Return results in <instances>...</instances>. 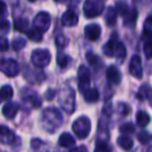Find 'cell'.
<instances>
[{
    "instance_id": "cell-6",
    "label": "cell",
    "mask_w": 152,
    "mask_h": 152,
    "mask_svg": "<svg viewBox=\"0 0 152 152\" xmlns=\"http://www.w3.org/2000/svg\"><path fill=\"white\" fill-rule=\"evenodd\" d=\"M0 72L7 77H15L20 72V65L13 58H0Z\"/></svg>"
},
{
    "instance_id": "cell-4",
    "label": "cell",
    "mask_w": 152,
    "mask_h": 152,
    "mask_svg": "<svg viewBox=\"0 0 152 152\" xmlns=\"http://www.w3.org/2000/svg\"><path fill=\"white\" fill-rule=\"evenodd\" d=\"M75 94L71 88H66L61 91V94L59 95V104L63 106V108L68 113L71 114L73 113L75 107Z\"/></svg>"
},
{
    "instance_id": "cell-5",
    "label": "cell",
    "mask_w": 152,
    "mask_h": 152,
    "mask_svg": "<svg viewBox=\"0 0 152 152\" xmlns=\"http://www.w3.org/2000/svg\"><path fill=\"white\" fill-rule=\"evenodd\" d=\"M51 61V54L47 49H36L31 53V61L36 68L42 69L49 65Z\"/></svg>"
},
{
    "instance_id": "cell-31",
    "label": "cell",
    "mask_w": 152,
    "mask_h": 152,
    "mask_svg": "<svg viewBox=\"0 0 152 152\" xmlns=\"http://www.w3.org/2000/svg\"><path fill=\"white\" fill-rule=\"evenodd\" d=\"M26 46V40L24 38H16L13 40L12 43V47H13L14 50L19 51L21 49H23Z\"/></svg>"
},
{
    "instance_id": "cell-11",
    "label": "cell",
    "mask_w": 152,
    "mask_h": 152,
    "mask_svg": "<svg viewBox=\"0 0 152 152\" xmlns=\"http://www.w3.org/2000/svg\"><path fill=\"white\" fill-rule=\"evenodd\" d=\"M23 100L24 102L29 103L32 107H39L41 105V99L39 97V95L37 93H34L32 90H23Z\"/></svg>"
},
{
    "instance_id": "cell-1",
    "label": "cell",
    "mask_w": 152,
    "mask_h": 152,
    "mask_svg": "<svg viewBox=\"0 0 152 152\" xmlns=\"http://www.w3.org/2000/svg\"><path fill=\"white\" fill-rule=\"evenodd\" d=\"M63 123V116L61 112L54 107H48L42 115L43 127L49 132H54Z\"/></svg>"
},
{
    "instance_id": "cell-7",
    "label": "cell",
    "mask_w": 152,
    "mask_h": 152,
    "mask_svg": "<svg viewBox=\"0 0 152 152\" xmlns=\"http://www.w3.org/2000/svg\"><path fill=\"white\" fill-rule=\"evenodd\" d=\"M51 23V18L50 15L46 12H40L37 14V16L34 19V28L43 34V32L47 31L50 27Z\"/></svg>"
},
{
    "instance_id": "cell-22",
    "label": "cell",
    "mask_w": 152,
    "mask_h": 152,
    "mask_svg": "<svg viewBox=\"0 0 152 152\" xmlns=\"http://www.w3.org/2000/svg\"><path fill=\"white\" fill-rule=\"evenodd\" d=\"M117 143H118L119 147H121L124 150H130L133 147V141L130 137L128 135H121L120 137H118L117 140Z\"/></svg>"
},
{
    "instance_id": "cell-28",
    "label": "cell",
    "mask_w": 152,
    "mask_h": 152,
    "mask_svg": "<svg viewBox=\"0 0 152 152\" xmlns=\"http://www.w3.org/2000/svg\"><path fill=\"white\" fill-rule=\"evenodd\" d=\"M116 41H117V34L116 32H114L113 38H110V41L103 46V52L106 56H113V46H114V43Z\"/></svg>"
},
{
    "instance_id": "cell-33",
    "label": "cell",
    "mask_w": 152,
    "mask_h": 152,
    "mask_svg": "<svg viewBox=\"0 0 152 152\" xmlns=\"http://www.w3.org/2000/svg\"><path fill=\"white\" fill-rule=\"evenodd\" d=\"M115 10H116L117 14H120L121 16H124L125 14L129 11V7L126 2H122V1H120V2L116 3V9Z\"/></svg>"
},
{
    "instance_id": "cell-2",
    "label": "cell",
    "mask_w": 152,
    "mask_h": 152,
    "mask_svg": "<svg viewBox=\"0 0 152 152\" xmlns=\"http://www.w3.org/2000/svg\"><path fill=\"white\" fill-rule=\"evenodd\" d=\"M91 121L88 117L81 116L78 119H76L72 125V130L76 134L78 139H86L91 131Z\"/></svg>"
},
{
    "instance_id": "cell-26",
    "label": "cell",
    "mask_w": 152,
    "mask_h": 152,
    "mask_svg": "<svg viewBox=\"0 0 152 152\" xmlns=\"http://www.w3.org/2000/svg\"><path fill=\"white\" fill-rule=\"evenodd\" d=\"M150 93H151V88H150L149 85H143L141 88H140L139 92H137V97L139 98L140 100H146L150 98Z\"/></svg>"
},
{
    "instance_id": "cell-23",
    "label": "cell",
    "mask_w": 152,
    "mask_h": 152,
    "mask_svg": "<svg viewBox=\"0 0 152 152\" xmlns=\"http://www.w3.org/2000/svg\"><path fill=\"white\" fill-rule=\"evenodd\" d=\"M28 26H29V23L26 18H17L14 22L15 29L20 32H26L28 30Z\"/></svg>"
},
{
    "instance_id": "cell-3",
    "label": "cell",
    "mask_w": 152,
    "mask_h": 152,
    "mask_svg": "<svg viewBox=\"0 0 152 152\" xmlns=\"http://www.w3.org/2000/svg\"><path fill=\"white\" fill-rule=\"evenodd\" d=\"M103 9L104 2L101 0H88L83 4V13L89 19L100 16L103 12Z\"/></svg>"
},
{
    "instance_id": "cell-24",
    "label": "cell",
    "mask_w": 152,
    "mask_h": 152,
    "mask_svg": "<svg viewBox=\"0 0 152 152\" xmlns=\"http://www.w3.org/2000/svg\"><path fill=\"white\" fill-rule=\"evenodd\" d=\"M117 15H118V14H117L115 7H108L107 12H106V14H105V22L108 26L115 25V23H116V21H117Z\"/></svg>"
},
{
    "instance_id": "cell-9",
    "label": "cell",
    "mask_w": 152,
    "mask_h": 152,
    "mask_svg": "<svg viewBox=\"0 0 152 152\" xmlns=\"http://www.w3.org/2000/svg\"><path fill=\"white\" fill-rule=\"evenodd\" d=\"M129 71L131 75L137 79H141L143 77V67H142V61L139 55L132 56L129 65Z\"/></svg>"
},
{
    "instance_id": "cell-35",
    "label": "cell",
    "mask_w": 152,
    "mask_h": 152,
    "mask_svg": "<svg viewBox=\"0 0 152 152\" xmlns=\"http://www.w3.org/2000/svg\"><path fill=\"white\" fill-rule=\"evenodd\" d=\"M137 140L140 141V143L141 144H148L150 142V140H151V137H150L149 132H147V131H141V132L137 133Z\"/></svg>"
},
{
    "instance_id": "cell-10",
    "label": "cell",
    "mask_w": 152,
    "mask_h": 152,
    "mask_svg": "<svg viewBox=\"0 0 152 152\" xmlns=\"http://www.w3.org/2000/svg\"><path fill=\"white\" fill-rule=\"evenodd\" d=\"M16 139L15 132L5 125H0V143L4 145H11Z\"/></svg>"
},
{
    "instance_id": "cell-14",
    "label": "cell",
    "mask_w": 152,
    "mask_h": 152,
    "mask_svg": "<svg viewBox=\"0 0 152 152\" xmlns=\"http://www.w3.org/2000/svg\"><path fill=\"white\" fill-rule=\"evenodd\" d=\"M106 78L108 81H110L114 85H119L121 83L122 76H121V72L116 66H110L108 69L106 70Z\"/></svg>"
},
{
    "instance_id": "cell-8",
    "label": "cell",
    "mask_w": 152,
    "mask_h": 152,
    "mask_svg": "<svg viewBox=\"0 0 152 152\" xmlns=\"http://www.w3.org/2000/svg\"><path fill=\"white\" fill-rule=\"evenodd\" d=\"M91 85V72L86 66L81 65L78 69V87L81 93L90 89Z\"/></svg>"
},
{
    "instance_id": "cell-37",
    "label": "cell",
    "mask_w": 152,
    "mask_h": 152,
    "mask_svg": "<svg viewBox=\"0 0 152 152\" xmlns=\"http://www.w3.org/2000/svg\"><path fill=\"white\" fill-rule=\"evenodd\" d=\"M55 43H56L57 47L64 48V47L68 44V40L66 39L65 36H63V34H58V36L56 37V39H55Z\"/></svg>"
},
{
    "instance_id": "cell-17",
    "label": "cell",
    "mask_w": 152,
    "mask_h": 152,
    "mask_svg": "<svg viewBox=\"0 0 152 152\" xmlns=\"http://www.w3.org/2000/svg\"><path fill=\"white\" fill-rule=\"evenodd\" d=\"M30 146H31V149L34 150V152H49V150H50L48 144L40 139H32Z\"/></svg>"
},
{
    "instance_id": "cell-13",
    "label": "cell",
    "mask_w": 152,
    "mask_h": 152,
    "mask_svg": "<svg viewBox=\"0 0 152 152\" xmlns=\"http://www.w3.org/2000/svg\"><path fill=\"white\" fill-rule=\"evenodd\" d=\"M61 23L64 26H75L78 23V16L72 10H68L63 14L61 17Z\"/></svg>"
},
{
    "instance_id": "cell-42",
    "label": "cell",
    "mask_w": 152,
    "mask_h": 152,
    "mask_svg": "<svg viewBox=\"0 0 152 152\" xmlns=\"http://www.w3.org/2000/svg\"><path fill=\"white\" fill-rule=\"evenodd\" d=\"M54 96H55V91H53V90H52V91H51V90H48V91H47L46 96H45V97H46L48 100H51L53 97H54Z\"/></svg>"
},
{
    "instance_id": "cell-21",
    "label": "cell",
    "mask_w": 152,
    "mask_h": 152,
    "mask_svg": "<svg viewBox=\"0 0 152 152\" xmlns=\"http://www.w3.org/2000/svg\"><path fill=\"white\" fill-rule=\"evenodd\" d=\"M83 98L87 102L89 103H94L99 99V93L96 88H90L87 91L83 92Z\"/></svg>"
},
{
    "instance_id": "cell-27",
    "label": "cell",
    "mask_w": 152,
    "mask_h": 152,
    "mask_svg": "<svg viewBox=\"0 0 152 152\" xmlns=\"http://www.w3.org/2000/svg\"><path fill=\"white\" fill-rule=\"evenodd\" d=\"M14 95V91H13V88L11 86L7 85V86H3L1 89H0V98L1 100H9L13 97Z\"/></svg>"
},
{
    "instance_id": "cell-39",
    "label": "cell",
    "mask_w": 152,
    "mask_h": 152,
    "mask_svg": "<svg viewBox=\"0 0 152 152\" xmlns=\"http://www.w3.org/2000/svg\"><path fill=\"white\" fill-rule=\"evenodd\" d=\"M144 51H145L146 57H147L148 59L151 58L152 47H151V41H150V39H148V41L145 43V45H144Z\"/></svg>"
},
{
    "instance_id": "cell-12",
    "label": "cell",
    "mask_w": 152,
    "mask_h": 152,
    "mask_svg": "<svg viewBox=\"0 0 152 152\" xmlns=\"http://www.w3.org/2000/svg\"><path fill=\"white\" fill-rule=\"evenodd\" d=\"M85 34L88 40L97 41L101 34V27L98 24H89L85 28Z\"/></svg>"
},
{
    "instance_id": "cell-41",
    "label": "cell",
    "mask_w": 152,
    "mask_h": 152,
    "mask_svg": "<svg viewBox=\"0 0 152 152\" xmlns=\"http://www.w3.org/2000/svg\"><path fill=\"white\" fill-rule=\"evenodd\" d=\"M7 12V5H5L4 2L0 1V16H3Z\"/></svg>"
},
{
    "instance_id": "cell-18",
    "label": "cell",
    "mask_w": 152,
    "mask_h": 152,
    "mask_svg": "<svg viewBox=\"0 0 152 152\" xmlns=\"http://www.w3.org/2000/svg\"><path fill=\"white\" fill-rule=\"evenodd\" d=\"M113 56H116L121 61H123L126 56V49H125L124 44L119 42L118 40L114 43V46H113Z\"/></svg>"
},
{
    "instance_id": "cell-40",
    "label": "cell",
    "mask_w": 152,
    "mask_h": 152,
    "mask_svg": "<svg viewBox=\"0 0 152 152\" xmlns=\"http://www.w3.org/2000/svg\"><path fill=\"white\" fill-rule=\"evenodd\" d=\"M10 47L9 41L5 37L0 36V51H7Z\"/></svg>"
},
{
    "instance_id": "cell-43",
    "label": "cell",
    "mask_w": 152,
    "mask_h": 152,
    "mask_svg": "<svg viewBox=\"0 0 152 152\" xmlns=\"http://www.w3.org/2000/svg\"><path fill=\"white\" fill-rule=\"evenodd\" d=\"M70 152H88V149L83 146H80V147H77V148H74L72 149Z\"/></svg>"
},
{
    "instance_id": "cell-34",
    "label": "cell",
    "mask_w": 152,
    "mask_h": 152,
    "mask_svg": "<svg viewBox=\"0 0 152 152\" xmlns=\"http://www.w3.org/2000/svg\"><path fill=\"white\" fill-rule=\"evenodd\" d=\"M151 32H152V17L149 16L145 21V25H144V34L148 37V39H150Z\"/></svg>"
},
{
    "instance_id": "cell-19",
    "label": "cell",
    "mask_w": 152,
    "mask_h": 152,
    "mask_svg": "<svg viewBox=\"0 0 152 152\" xmlns=\"http://www.w3.org/2000/svg\"><path fill=\"white\" fill-rule=\"evenodd\" d=\"M75 144V140L70 133L64 132L58 137V145L64 148H70Z\"/></svg>"
},
{
    "instance_id": "cell-30",
    "label": "cell",
    "mask_w": 152,
    "mask_h": 152,
    "mask_svg": "<svg viewBox=\"0 0 152 152\" xmlns=\"http://www.w3.org/2000/svg\"><path fill=\"white\" fill-rule=\"evenodd\" d=\"M26 34H27L29 40L34 41V42H41L43 39V34H41L39 30L34 29V28H31V29L27 30V31H26Z\"/></svg>"
},
{
    "instance_id": "cell-32",
    "label": "cell",
    "mask_w": 152,
    "mask_h": 152,
    "mask_svg": "<svg viewBox=\"0 0 152 152\" xmlns=\"http://www.w3.org/2000/svg\"><path fill=\"white\" fill-rule=\"evenodd\" d=\"M56 61H57V65L61 68H66L70 61V56L64 54V53H58V54H57Z\"/></svg>"
},
{
    "instance_id": "cell-29",
    "label": "cell",
    "mask_w": 152,
    "mask_h": 152,
    "mask_svg": "<svg viewBox=\"0 0 152 152\" xmlns=\"http://www.w3.org/2000/svg\"><path fill=\"white\" fill-rule=\"evenodd\" d=\"M94 152H112V149L110 147L108 146V144L106 143L105 141L103 140H98L96 142V145H95V150Z\"/></svg>"
},
{
    "instance_id": "cell-25",
    "label": "cell",
    "mask_w": 152,
    "mask_h": 152,
    "mask_svg": "<svg viewBox=\"0 0 152 152\" xmlns=\"http://www.w3.org/2000/svg\"><path fill=\"white\" fill-rule=\"evenodd\" d=\"M150 122V117L149 115L147 114L146 112H143V110H141V112L137 113V123L139 126L141 127H146L148 124H149Z\"/></svg>"
},
{
    "instance_id": "cell-20",
    "label": "cell",
    "mask_w": 152,
    "mask_h": 152,
    "mask_svg": "<svg viewBox=\"0 0 152 152\" xmlns=\"http://www.w3.org/2000/svg\"><path fill=\"white\" fill-rule=\"evenodd\" d=\"M86 58H87L88 63H89L92 67L95 68V69H100V68H102V66H103V61H101V58H100L97 54H95V53H93V52H88L87 55H86Z\"/></svg>"
},
{
    "instance_id": "cell-15",
    "label": "cell",
    "mask_w": 152,
    "mask_h": 152,
    "mask_svg": "<svg viewBox=\"0 0 152 152\" xmlns=\"http://www.w3.org/2000/svg\"><path fill=\"white\" fill-rule=\"evenodd\" d=\"M19 105L15 102H9L2 108V114L7 119H14L19 112Z\"/></svg>"
},
{
    "instance_id": "cell-38",
    "label": "cell",
    "mask_w": 152,
    "mask_h": 152,
    "mask_svg": "<svg viewBox=\"0 0 152 152\" xmlns=\"http://www.w3.org/2000/svg\"><path fill=\"white\" fill-rule=\"evenodd\" d=\"M10 27H11V24L7 20L5 19H0V32L2 34H5L10 30Z\"/></svg>"
},
{
    "instance_id": "cell-16",
    "label": "cell",
    "mask_w": 152,
    "mask_h": 152,
    "mask_svg": "<svg viewBox=\"0 0 152 152\" xmlns=\"http://www.w3.org/2000/svg\"><path fill=\"white\" fill-rule=\"evenodd\" d=\"M137 10L132 7V9H129V11L123 16V21H124V24L126 26H130V27H133L137 22Z\"/></svg>"
},
{
    "instance_id": "cell-36",
    "label": "cell",
    "mask_w": 152,
    "mask_h": 152,
    "mask_svg": "<svg viewBox=\"0 0 152 152\" xmlns=\"http://www.w3.org/2000/svg\"><path fill=\"white\" fill-rule=\"evenodd\" d=\"M120 131L122 133H133L135 131L134 125L132 123H125V124L121 125L120 127Z\"/></svg>"
}]
</instances>
